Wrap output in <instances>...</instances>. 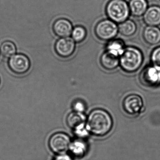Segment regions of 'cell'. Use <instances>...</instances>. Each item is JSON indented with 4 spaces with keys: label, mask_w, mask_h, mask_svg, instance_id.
Returning a JSON list of instances; mask_svg holds the SVG:
<instances>
[{
    "label": "cell",
    "mask_w": 160,
    "mask_h": 160,
    "mask_svg": "<svg viewBox=\"0 0 160 160\" xmlns=\"http://www.w3.org/2000/svg\"><path fill=\"white\" fill-rule=\"evenodd\" d=\"M113 124V120L107 111L102 109H95L89 115L86 128L93 135L103 137L110 132Z\"/></svg>",
    "instance_id": "obj_1"
},
{
    "label": "cell",
    "mask_w": 160,
    "mask_h": 160,
    "mask_svg": "<svg viewBox=\"0 0 160 160\" xmlns=\"http://www.w3.org/2000/svg\"><path fill=\"white\" fill-rule=\"evenodd\" d=\"M119 61V65L122 71L129 73L135 72L143 63V54L137 48L128 47L125 48Z\"/></svg>",
    "instance_id": "obj_2"
},
{
    "label": "cell",
    "mask_w": 160,
    "mask_h": 160,
    "mask_svg": "<svg viewBox=\"0 0 160 160\" xmlns=\"http://www.w3.org/2000/svg\"><path fill=\"white\" fill-rule=\"evenodd\" d=\"M106 13L109 19L120 24L130 16L129 4L124 0H110L106 7Z\"/></svg>",
    "instance_id": "obj_3"
},
{
    "label": "cell",
    "mask_w": 160,
    "mask_h": 160,
    "mask_svg": "<svg viewBox=\"0 0 160 160\" xmlns=\"http://www.w3.org/2000/svg\"><path fill=\"white\" fill-rule=\"evenodd\" d=\"M118 32V27L110 19H104L97 23L94 29L96 37L101 41H110L114 39Z\"/></svg>",
    "instance_id": "obj_4"
},
{
    "label": "cell",
    "mask_w": 160,
    "mask_h": 160,
    "mask_svg": "<svg viewBox=\"0 0 160 160\" xmlns=\"http://www.w3.org/2000/svg\"><path fill=\"white\" fill-rule=\"evenodd\" d=\"M139 79L145 87H157L160 85V68L153 64L146 66L140 73Z\"/></svg>",
    "instance_id": "obj_5"
},
{
    "label": "cell",
    "mask_w": 160,
    "mask_h": 160,
    "mask_svg": "<svg viewBox=\"0 0 160 160\" xmlns=\"http://www.w3.org/2000/svg\"><path fill=\"white\" fill-rule=\"evenodd\" d=\"M8 66L11 71L15 74H24L30 68V60L24 54H16L9 58Z\"/></svg>",
    "instance_id": "obj_6"
},
{
    "label": "cell",
    "mask_w": 160,
    "mask_h": 160,
    "mask_svg": "<svg viewBox=\"0 0 160 160\" xmlns=\"http://www.w3.org/2000/svg\"><path fill=\"white\" fill-rule=\"evenodd\" d=\"M48 143L50 149L57 153L66 152L70 148L71 144L70 137L62 132L56 133L51 136Z\"/></svg>",
    "instance_id": "obj_7"
},
{
    "label": "cell",
    "mask_w": 160,
    "mask_h": 160,
    "mask_svg": "<svg viewBox=\"0 0 160 160\" xmlns=\"http://www.w3.org/2000/svg\"><path fill=\"white\" fill-rule=\"evenodd\" d=\"M122 108L125 113L131 116L138 115L142 111L143 101L137 94H130L126 96L122 102Z\"/></svg>",
    "instance_id": "obj_8"
},
{
    "label": "cell",
    "mask_w": 160,
    "mask_h": 160,
    "mask_svg": "<svg viewBox=\"0 0 160 160\" xmlns=\"http://www.w3.org/2000/svg\"><path fill=\"white\" fill-rule=\"evenodd\" d=\"M72 38L70 37L60 38L56 42L55 50L58 56L61 58H69L72 56L76 49V43Z\"/></svg>",
    "instance_id": "obj_9"
},
{
    "label": "cell",
    "mask_w": 160,
    "mask_h": 160,
    "mask_svg": "<svg viewBox=\"0 0 160 160\" xmlns=\"http://www.w3.org/2000/svg\"><path fill=\"white\" fill-rule=\"evenodd\" d=\"M53 32L57 36L63 38L69 37L72 34V25L68 19L59 18L55 21L53 25Z\"/></svg>",
    "instance_id": "obj_10"
},
{
    "label": "cell",
    "mask_w": 160,
    "mask_h": 160,
    "mask_svg": "<svg viewBox=\"0 0 160 160\" xmlns=\"http://www.w3.org/2000/svg\"><path fill=\"white\" fill-rule=\"evenodd\" d=\"M144 23L148 26H157L160 25V7L152 6L148 8L143 15Z\"/></svg>",
    "instance_id": "obj_11"
},
{
    "label": "cell",
    "mask_w": 160,
    "mask_h": 160,
    "mask_svg": "<svg viewBox=\"0 0 160 160\" xmlns=\"http://www.w3.org/2000/svg\"><path fill=\"white\" fill-rule=\"evenodd\" d=\"M85 117L82 113L72 112L67 117V122L68 126L78 134L79 131L84 129L85 125Z\"/></svg>",
    "instance_id": "obj_12"
},
{
    "label": "cell",
    "mask_w": 160,
    "mask_h": 160,
    "mask_svg": "<svg viewBox=\"0 0 160 160\" xmlns=\"http://www.w3.org/2000/svg\"><path fill=\"white\" fill-rule=\"evenodd\" d=\"M143 37L145 42L148 44H158L160 42V29L157 27L148 26L144 29Z\"/></svg>",
    "instance_id": "obj_13"
},
{
    "label": "cell",
    "mask_w": 160,
    "mask_h": 160,
    "mask_svg": "<svg viewBox=\"0 0 160 160\" xmlns=\"http://www.w3.org/2000/svg\"><path fill=\"white\" fill-rule=\"evenodd\" d=\"M119 58L106 51L101 56L100 63L104 69L112 71L119 65Z\"/></svg>",
    "instance_id": "obj_14"
},
{
    "label": "cell",
    "mask_w": 160,
    "mask_h": 160,
    "mask_svg": "<svg viewBox=\"0 0 160 160\" xmlns=\"http://www.w3.org/2000/svg\"><path fill=\"white\" fill-rule=\"evenodd\" d=\"M147 0H130L129 3L130 14L135 17L143 16L148 9Z\"/></svg>",
    "instance_id": "obj_15"
},
{
    "label": "cell",
    "mask_w": 160,
    "mask_h": 160,
    "mask_svg": "<svg viewBox=\"0 0 160 160\" xmlns=\"http://www.w3.org/2000/svg\"><path fill=\"white\" fill-rule=\"evenodd\" d=\"M124 42L121 39H113L109 41L106 46V51L120 58L125 49Z\"/></svg>",
    "instance_id": "obj_16"
},
{
    "label": "cell",
    "mask_w": 160,
    "mask_h": 160,
    "mask_svg": "<svg viewBox=\"0 0 160 160\" xmlns=\"http://www.w3.org/2000/svg\"><path fill=\"white\" fill-rule=\"evenodd\" d=\"M137 25L133 20L127 19L118 26V32L125 37H131L136 32Z\"/></svg>",
    "instance_id": "obj_17"
},
{
    "label": "cell",
    "mask_w": 160,
    "mask_h": 160,
    "mask_svg": "<svg viewBox=\"0 0 160 160\" xmlns=\"http://www.w3.org/2000/svg\"><path fill=\"white\" fill-rule=\"evenodd\" d=\"M16 46L11 41H5L0 46V53L5 58H11L16 54Z\"/></svg>",
    "instance_id": "obj_18"
},
{
    "label": "cell",
    "mask_w": 160,
    "mask_h": 160,
    "mask_svg": "<svg viewBox=\"0 0 160 160\" xmlns=\"http://www.w3.org/2000/svg\"><path fill=\"white\" fill-rule=\"evenodd\" d=\"M71 35L75 42L80 43L86 39L87 35V30L82 26H77L73 28Z\"/></svg>",
    "instance_id": "obj_19"
},
{
    "label": "cell",
    "mask_w": 160,
    "mask_h": 160,
    "mask_svg": "<svg viewBox=\"0 0 160 160\" xmlns=\"http://www.w3.org/2000/svg\"><path fill=\"white\" fill-rule=\"evenodd\" d=\"M70 148L74 154L78 156L83 155L86 150V147L84 144L78 141H76L71 144Z\"/></svg>",
    "instance_id": "obj_20"
},
{
    "label": "cell",
    "mask_w": 160,
    "mask_h": 160,
    "mask_svg": "<svg viewBox=\"0 0 160 160\" xmlns=\"http://www.w3.org/2000/svg\"><path fill=\"white\" fill-rule=\"evenodd\" d=\"M151 61L152 64L160 68V46L154 48L152 52Z\"/></svg>",
    "instance_id": "obj_21"
},
{
    "label": "cell",
    "mask_w": 160,
    "mask_h": 160,
    "mask_svg": "<svg viewBox=\"0 0 160 160\" xmlns=\"http://www.w3.org/2000/svg\"><path fill=\"white\" fill-rule=\"evenodd\" d=\"M73 108L74 111L81 113L85 109V105L82 101H76L73 104Z\"/></svg>",
    "instance_id": "obj_22"
},
{
    "label": "cell",
    "mask_w": 160,
    "mask_h": 160,
    "mask_svg": "<svg viewBox=\"0 0 160 160\" xmlns=\"http://www.w3.org/2000/svg\"><path fill=\"white\" fill-rule=\"evenodd\" d=\"M55 160H72L71 157L66 154H61L56 157Z\"/></svg>",
    "instance_id": "obj_23"
},
{
    "label": "cell",
    "mask_w": 160,
    "mask_h": 160,
    "mask_svg": "<svg viewBox=\"0 0 160 160\" xmlns=\"http://www.w3.org/2000/svg\"><path fill=\"white\" fill-rule=\"evenodd\" d=\"M0 84H1V79H0Z\"/></svg>",
    "instance_id": "obj_24"
}]
</instances>
